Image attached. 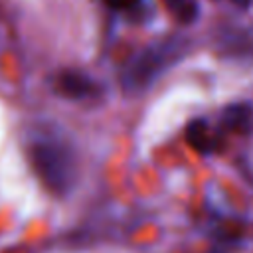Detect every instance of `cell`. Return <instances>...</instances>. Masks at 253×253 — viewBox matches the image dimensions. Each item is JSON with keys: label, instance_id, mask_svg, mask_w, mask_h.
I'll return each mask as SVG.
<instances>
[{"label": "cell", "instance_id": "1", "mask_svg": "<svg viewBox=\"0 0 253 253\" xmlns=\"http://www.w3.org/2000/svg\"><path fill=\"white\" fill-rule=\"evenodd\" d=\"M26 154L36 178L53 196H69L79 182V152L73 138L53 123L34 125L26 134Z\"/></svg>", "mask_w": 253, "mask_h": 253}, {"label": "cell", "instance_id": "2", "mask_svg": "<svg viewBox=\"0 0 253 253\" xmlns=\"http://www.w3.org/2000/svg\"><path fill=\"white\" fill-rule=\"evenodd\" d=\"M190 40L184 36H170L156 40L136 53H132L119 71L121 89L126 95H140L148 91L168 69L186 57Z\"/></svg>", "mask_w": 253, "mask_h": 253}, {"label": "cell", "instance_id": "3", "mask_svg": "<svg viewBox=\"0 0 253 253\" xmlns=\"http://www.w3.org/2000/svg\"><path fill=\"white\" fill-rule=\"evenodd\" d=\"M53 91L69 101H91L101 93V85L85 71L63 69L53 79Z\"/></svg>", "mask_w": 253, "mask_h": 253}, {"label": "cell", "instance_id": "4", "mask_svg": "<svg viewBox=\"0 0 253 253\" xmlns=\"http://www.w3.org/2000/svg\"><path fill=\"white\" fill-rule=\"evenodd\" d=\"M188 144L200 154H213L223 144V130L219 126L210 125L206 119H194L186 126Z\"/></svg>", "mask_w": 253, "mask_h": 253}, {"label": "cell", "instance_id": "5", "mask_svg": "<svg viewBox=\"0 0 253 253\" xmlns=\"http://www.w3.org/2000/svg\"><path fill=\"white\" fill-rule=\"evenodd\" d=\"M219 128L233 134H253V103L237 101L227 105L219 115Z\"/></svg>", "mask_w": 253, "mask_h": 253}, {"label": "cell", "instance_id": "6", "mask_svg": "<svg viewBox=\"0 0 253 253\" xmlns=\"http://www.w3.org/2000/svg\"><path fill=\"white\" fill-rule=\"evenodd\" d=\"M164 6L170 12V16L180 24H192L200 16L198 0H164Z\"/></svg>", "mask_w": 253, "mask_h": 253}, {"label": "cell", "instance_id": "7", "mask_svg": "<svg viewBox=\"0 0 253 253\" xmlns=\"http://www.w3.org/2000/svg\"><path fill=\"white\" fill-rule=\"evenodd\" d=\"M107 4V8L115 10V12H140L146 8V0H103Z\"/></svg>", "mask_w": 253, "mask_h": 253}, {"label": "cell", "instance_id": "8", "mask_svg": "<svg viewBox=\"0 0 253 253\" xmlns=\"http://www.w3.org/2000/svg\"><path fill=\"white\" fill-rule=\"evenodd\" d=\"M225 2H231V4H235L239 8H247L251 4V0H225Z\"/></svg>", "mask_w": 253, "mask_h": 253}]
</instances>
